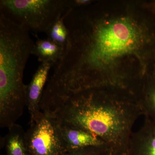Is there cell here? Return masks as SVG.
<instances>
[{"mask_svg":"<svg viewBox=\"0 0 155 155\" xmlns=\"http://www.w3.org/2000/svg\"><path fill=\"white\" fill-rule=\"evenodd\" d=\"M69 32L44 94L59 104L89 89L114 87L138 95L155 69V14L137 1H94L64 14Z\"/></svg>","mask_w":155,"mask_h":155,"instance_id":"cell-1","label":"cell"},{"mask_svg":"<svg viewBox=\"0 0 155 155\" xmlns=\"http://www.w3.org/2000/svg\"><path fill=\"white\" fill-rule=\"evenodd\" d=\"M56 122L67 150L107 145L101 139L90 131L76 126Z\"/></svg>","mask_w":155,"mask_h":155,"instance_id":"cell-8","label":"cell"},{"mask_svg":"<svg viewBox=\"0 0 155 155\" xmlns=\"http://www.w3.org/2000/svg\"><path fill=\"white\" fill-rule=\"evenodd\" d=\"M36 36L37 40L32 54L36 56L41 63L51 62L54 66L55 65L63 55L64 49L48 38L41 39Z\"/></svg>","mask_w":155,"mask_h":155,"instance_id":"cell-11","label":"cell"},{"mask_svg":"<svg viewBox=\"0 0 155 155\" xmlns=\"http://www.w3.org/2000/svg\"><path fill=\"white\" fill-rule=\"evenodd\" d=\"M54 64L51 62L41 63L34 73L30 83L26 85V106L30 114V123L34 121L41 112L40 104L50 70Z\"/></svg>","mask_w":155,"mask_h":155,"instance_id":"cell-6","label":"cell"},{"mask_svg":"<svg viewBox=\"0 0 155 155\" xmlns=\"http://www.w3.org/2000/svg\"><path fill=\"white\" fill-rule=\"evenodd\" d=\"M139 100L143 116L155 122V69L145 77Z\"/></svg>","mask_w":155,"mask_h":155,"instance_id":"cell-10","label":"cell"},{"mask_svg":"<svg viewBox=\"0 0 155 155\" xmlns=\"http://www.w3.org/2000/svg\"><path fill=\"white\" fill-rule=\"evenodd\" d=\"M142 5L150 11L155 14V0L150 1H141Z\"/></svg>","mask_w":155,"mask_h":155,"instance_id":"cell-15","label":"cell"},{"mask_svg":"<svg viewBox=\"0 0 155 155\" xmlns=\"http://www.w3.org/2000/svg\"><path fill=\"white\" fill-rule=\"evenodd\" d=\"M25 132L26 144L32 155H62L66 150L55 119L41 112Z\"/></svg>","mask_w":155,"mask_h":155,"instance_id":"cell-5","label":"cell"},{"mask_svg":"<svg viewBox=\"0 0 155 155\" xmlns=\"http://www.w3.org/2000/svg\"><path fill=\"white\" fill-rule=\"evenodd\" d=\"M25 30L0 14V125L16 124L26 106L24 69L35 42Z\"/></svg>","mask_w":155,"mask_h":155,"instance_id":"cell-3","label":"cell"},{"mask_svg":"<svg viewBox=\"0 0 155 155\" xmlns=\"http://www.w3.org/2000/svg\"><path fill=\"white\" fill-rule=\"evenodd\" d=\"M109 148L104 145L67 150L62 155H99Z\"/></svg>","mask_w":155,"mask_h":155,"instance_id":"cell-13","label":"cell"},{"mask_svg":"<svg viewBox=\"0 0 155 155\" xmlns=\"http://www.w3.org/2000/svg\"><path fill=\"white\" fill-rule=\"evenodd\" d=\"M99 155H127V153L121 152L111 148H109L103 151Z\"/></svg>","mask_w":155,"mask_h":155,"instance_id":"cell-16","label":"cell"},{"mask_svg":"<svg viewBox=\"0 0 155 155\" xmlns=\"http://www.w3.org/2000/svg\"><path fill=\"white\" fill-rule=\"evenodd\" d=\"M127 155H155V122L145 117L140 129L132 132L127 149Z\"/></svg>","mask_w":155,"mask_h":155,"instance_id":"cell-7","label":"cell"},{"mask_svg":"<svg viewBox=\"0 0 155 155\" xmlns=\"http://www.w3.org/2000/svg\"><path fill=\"white\" fill-rule=\"evenodd\" d=\"M8 130L1 140V147L5 148L6 155H32L26 144L25 132L22 126L16 123Z\"/></svg>","mask_w":155,"mask_h":155,"instance_id":"cell-9","label":"cell"},{"mask_svg":"<svg viewBox=\"0 0 155 155\" xmlns=\"http://www.w3.org/2000/svg\"><path fill=\"white\" fill-rule=\"evenodd\" d=\"M48 115L59 123L90 131L109 147L127 154L134 125L143 114L134 93L102 87L74 94Z\"/></svg>","mask_w":155,"mask_h":155,"instance_id":"cell-2","label":"cell"},{"mask_svg":"<svg viewBox=\"0 0 155 155\" xmlns=\"http://www.w3.org/2000/svg\"><path fill=\"white\" fill-rule=\"evenodd\" d=\"M48 39L65 49L69 38V32L64 22V14L45 32Z\"/></svg>","mask_w":155,"mask_h":155,"instance_id":"cell-12","label":"cell"},{"mask_svg":"<svg viewBox=\"0 0 155 155\" xmlns=\"http://www.w3.org/2000/svg\"><path fill=\"white\" fill-rule=\"evenodd\" d=\"M95 1L93 0H68L69 8H81L91 5Z\"/></svg>","mask_w":155,"mask_h":155,"instance_id":"cell-14","label":"cell"},{"mask_svg":"<svg viewBox=\"0 0 155 155\" xmlns=\"http://www.w3.org/2000/svg\"><path fill=\"white\" fill-rule=\"evenodd\" d=\"M69 8L68 0L0 1V14L35 36L45 32Z\"/></svg>","mask_w":155,"mask_h":155,"instance_id":"cell-4","label":"cell"}]
</instances>
